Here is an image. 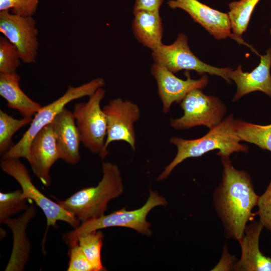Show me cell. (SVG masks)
I'll use <instances>...</instances> for the list:
<instances>
[{"label": "cell", "instance_id": "obj_6", "mask_svg": "<svg viewBox=\"0 0 271 271\" xmlns=\"http://www.w3.org/2000/svg\"><path fill=\"white\" fill-rule=\"evenodd\" d=\"M105 94V90L102 87L98 89L89 97L87 102L75 104L73 111L81 142L91 153L101 159L108 154L104 148L107 119L100 106Z\"/></svg>", "mask_w": 271, "mask_h": 271}, {"label": "cell", "instance_id": "obj_26", "mask_svg": "<svg viewBox=\"0 0 271 271\" xmlns=\"http://www.w3.org/2000/svg\"><path fill=\"white\" fill-rule=\"evenodd\" d=\"M22 60L17 48L6 37H0V73L16 72Z\"/></svg>", "mask_w": 271, "mask_h": 271}, {"label": "cell", "instance_id": "obj_12", "mask_svg": "<svg viewBox=\"0 0 271 271\" xmlns=\"http://www.w3.org/2000/svg\"><path fill=\"white\" fill-rule=\"evenodd\" d=\"M151 72L157 83L158 95L162 103V111L164 113L169 112L174 102L180 103L190 91L204 88L208 83L206 74L200 79L195 80L192 79L188 71H186L187 79L183 80L157 63L152 65Z\"/></svg>", "mask_w": 271, "mask_h": 271}, {"label": "cell", "instance_id": "obj_8", "mask_svg": "<svg viewBox=\"0 0 271 271\" xmlns=\"http://www.w3.org/2000/svg\"><path fill=\"white\" fill-rule=\"evenodd\" d=\"M2 170L14 178L22 188V196L33 201L43 211L47 219V230L55 226L58 221H64L74 229L80 224V221L74 215L44 195L33 184L29 172L19 158L2 159Z\"/></svg>", "mask_w": 271, "mask_h": 271}, {"label": "cell", "instance_id": "obj_18", "mask_svg": "<svg viewBox=\"0 0 271 271\" xmlns=\"http://www.w3.org/2000/svg\"><path fill=\"white\" fill-rule=\"evenodd\" d=\"M36 210L31 205L23 215L16 219L9 218L4 224L11 229L13 235V246L6 271L23 270L28 260L31 244L27 236L26 230L30 221L34 217Z\"/></svg>", "mask_w": 271, "mask_h": 271}, {"label": "cell", "instance_id": "obj_11", "mask_svg": "<svg viewBox=\"0 0 271 271\" xmlns=\"http://www.w3.org/2000/svg\"><path fill=\"white\" fill-rule=\"evenodd\" d=\"M102 109L107 122L105 151L108 152V146L115 141H124L134 151L136 136L134 124L141 116L139 106L129 100L117 98L110 100Z\"/></svg>", "mask_w": 271, "mask_h": 271}, {"label": "cell", "instance_id": "obj_5", "mask_svg": "<svg viewBox=\"0 0 271 271\" xmlns=\"http://www.w3.org/2000/svg\"><path fill=\"white\" fill-rule=\"evenodd\" d=\"M105 84L104 79L99 77L80 86H69L63 95L41 107L35 115L29 128L20 140L2 156V159L24 158L28 160L31 142L44 127L51 123L56 115L69 102L82 97H89Z\"/></svg>", "mask_w": 271, "mask_h": 271}, {"label": "cell", "instance_id": "obj_10", "mask_svg": "<svg viewBox=\"0 0 271 271\" xmlns=\"http://www.w3.org/2000/svg\"><path fill=\"white\" fill-rule=\"evenodd\" d=\"M0 32L18 49L22 62H36L39 47V31L32 16L0 11Z\"/></svg>", "mask_w": 271, "mask_h": 271}, {"label": "cell", "instance_id": "obj_32", "mask_svg": "<svg viewBox=\"0 0 271 271\" xmlns=\"http://www.w3.org/2000/svg\"><path fill=\"white\" fill-rule=\"evenodd\" d=\"M269 33H270V35H271V29L269 30Z\"/></svg>", "mask_w": 271, "mask_h": 271}, {"label": "cell", "instance_id": "obj_9", "mask_svg": "<svg viewBox=\"0 0 271 271\" xmlns=\"http://www.w3.org/2000/svg\"><path fill=\"white\" fill-rule=\"evenodd\" d=\"M183 115L171 119L170 126L176 129H185L205 125L209 129L219 124L226 113L225 105L218 98L207 95L201 89L188 93L180 102Z\"/></svg>", "mask_w": 271, "mask_h": 271}, {"label": "cell", "instance_id": "obj_19", "mask_svg": "<svg viewBox=\"0 0 271 271\" xmlns=\"http://www.w3.org/2000/svg\"><path fill=\"white\" fill-rule=\"evenodd\" d=\"M20 79L17 72L0 73V95L9 108L17 110L23 117L32 118L42 106L24 92L20 86Z\"/></svg>", "mask_w": 271, "mask_h": 271}, {"label": "cell", "instance_id": "obj_24", "mask_svg": "<svg viewBox=\"0 0 271 271\" xmlns=\"http://www.w3.org/2000/svg\"><path fill=\"white\" fill-rule=\"evenodd\" d=\"M31 118L16 119L0 110V154L3 156L14 144L12 137L20 128L31 123Z\"/></svg>", "mask_w": 271, "mask_h": 271}, {"label": "cell", "instance_id": "obj_22", "mask_svg": "<svg viewBox=\"0 0 271 271\" xmlns=\"http://www.w3.org/2000/svg\"><path fill=\"white\" fill-rule=\"evenodd\" d=\"M235 128L241 142L253 144L271 152V123L260 125L235 119Z\"/></svg>", "mask_w": 271, "mask_h": 271}, {"label": "cell", "instance_id": "obj_3", "mask_svg": "<svg viewBox=\"0 0 271 271\" xmlns=\"http://www.w3.org/2000/svg\"><path fill=\"white\" fill-rule=\"evenodd\" d=\"M102 171V177L97 186L82 189L56 202L82 222L104 215L109 202L123 193V185L116 165L103 162Z\"/></svg>", "mask_w": 271, "mask_h": 271}, {"label": "cell", "instance_id": "obj_17", "mask_svg": "<svg viewBox=\"0 0 271 271\" xmlns=\"http://www.w3.org/2000/svg\"><path fill=\"white\" fill-rule=\"evenodd\" d=\"M263 227L259 220L253 219L246 225L243 236L238 241L241 255L234 270L271 271V257L263 255L259 246V237Z\"/></svg>", "mask_w": 271, "mask_h": 271}, {"label": "cell", "instance_id": "obj_4", "mask_svg": "<svg viewBox=\"0 0 271 271\" xmlns=\"http://www.w3.org/2000/svg\"><path fill=\"white\" fill-rule=\"evenodd\" d=\"M168 201L157 191L150 190L149 196L141 207L133 210L125 208L113 212L107 215L82 222L77 228L63 235V238L70 246L77 243L79 236L110 227H123L130 228L143 235L151 236V224L147 220L150 211L158 206H166Z\"/></svg>", "mask_w": 271, "mask_h": 271}, {"label": "cell", "instance_id": "obj_29", "mask_svg": "<svg viewBox=\"0 0 271 271\" xmlns=\"http://www.w3.org/2000/svg\"><path fill=\"white\" fill-rule=\"evenodd\" d=\"M67 271H94V268L78 242L70 246Z\"/></svg>", "mask_w": 271, "mask_h": 271}, {"label": "cell", "instance_id": "obj_7", "mask_svg": "<svg viewBox=\"0 0 271 271\" xmlns=\"http://www.w3.org/2000/svg\"><path fill=\"white\" fill-rule=\"evenodd\" d=\"M155 63L159 64L173 73L180 71L193 70L199 75L208 73L222 77L230 84L229 67L218 68L201 61L191 51L186 35L179 33L175 41L170 45L163 43L152 50Z\"/></svg>", "mask_w": 271, "mask_h": 271}, {"label": "cell", "instance_id": "obj_28", "mask_svg": "<svg viewBox=\"0 0 271 271\" xmlns=\"http://www.w3.org/2000/svg\"><path fill=\"white\" fill-rule=\"evenodd\" d=\"M257 206L254 215L259 216V221L271 233V180L265 192L259 196Z\"/></svg>", "mask_w": 271, "mask_h": 271}, {"label": "cell", "instance_id": "obj_25", "mask_svg": "<svg viewBox=\"0 0 271 271\" xmlns=\"http://www.w3.org/2000/svg\"><path fill=\"white\" fill-rule=\"evenodd\" d=\"M22 190L0 192V223L5 222L13 215L25 211L29 207V200L22 196Z\"/></svg>", "mask_w": 271, "mask_h": 271}, {"label": "cell", "instance_id": "obj_13", "mask_svg": "<svg viewBox=\"0 0 271 271\" xmlns=\"http://www.w3.org/2000/svg\"><path fill=\"white\" fill-rule=\"evenodd\" d=\"M167 4L172 9H179L186 12L215 39L230 37L235 41L227 14L213 9L198 0H169Z\"/></svg>", "mask_w": 271, "mask_h": 271}, {"label": "cell", "instance_id": "obj_21", "mask_svg": "<svg viewBox=\"0 0 271 271\" xmlns=\"http://www.w3.org/2000/svg\"><path fill=\"white\" fill-rule=\"evenodd\" d=\"M260 0H239L228 4L229 9L227 13L229 19L231 32L235 41L239 44L245 45L254 52L258 53L252 46L246 43L242 39V35L248 27L253 10Z\"/></svg>", "mask_w": 271, "mask_h": 271}, {"label": "cell", "instance_id": "obj_31", "mask_svg": "<svg viewBox=\"0 0 271 271\" xmlns=\"http://www.w3.org/2000/svg\"><path fill=\"white\" fill-rule=\"evenodd\" d=\"M164 0H135L133 11L138 10H160Z\"/></svg>", "mask_w": 271, "mask_h": 271}, {"label": "cell", "instance_id": "obj_27", "mask_svg": "<svg viewBox=\"0 0 271 271\" xmlns=\"http://www.w3.org/2000/svg\"><path fill=\"white\" fill-rule=\"evenodd\" d=\"M40 0H0V11L26 17H33L37 12Z\"/></svg>", "mask_w": 271, "mask_h": 271}, {"label": "cell", "instance_id": "obj_30", "mask_svg": "<svg viewBox=\"0 0 271 271\" xmlns=\"http://www.w3.org/2000/svg\"><path fill=\"white\" fill-rule=\"evenodd\" d=\"M236 262L235 257L229 253L225 244L219 261L211 270H234Z\"/></svg>", "mask_w": 271, "mask_h": 271}, {"label": "cell", "instance_id": "obj_20", "mask_svg": "<svg viewBox=\"0 0 271 271\" xmlns=\"http://www.w3.org/2000/svg\"><path fill=\"white\" fill-rule=\"evenodd\" d=\"M133 13L132 29L138 41L151 50L162 44L163 27L160 10H138Z\"/></svg>", "mask_w": 271, "mask_h": 271}, {"label": "cell", "instance_id": "obj_15", "mask_svg": "<svg viewBox=\"0 0 271 271\" xmlns=\"http://www.w3.org/2000/svg\"><path fill=\"white\" fill-rule=\"evenodd\" d=\"M259 56L258 65L250 72H243L241 65L230 72L229 78L236 85L233 102L254 91L262 92L271 98V48L267 49L265 54Z\"/></svg>", "mask_w": 271, "mask_h": 271}, {"label": "cell", "instance_id": "obj_16", "mask_svg": "<svg viewBox=\"0 0 271 271\" xmlns=\"http://www.w3.org/2000/svg\"><path fill=\"white\" fill-rule=\"evenodd\" d=\"M51 123L60 159L70 165L78 164L81 142L73 112L64 108Z\"/></svg>", "mask_w": 271, "mask_h": 271}, {"label": "cell", "instance_id": "obj_1", "mask_svg": "<svg viewBox=\"0 0 271 271\" xmlns=\"http://www.w3.org/2000/svg\"><path fill=\"white\" fill-rule=\"evenodd\" d=\"M221 158L222 177L214 192L213 203L226 237L238 241L247 222L254 216L252 210L257 205L259 196L247 172L235 169L229 158Z\"/></svg>", "mask_w": 271, "mask_h": 271}, {"label": "cell", "instance_id": "obj_2", "mask_svg": "<svg viewBox=\"0 0 271 271\" xmlns=\"http://www.w3.org/2000/svg\"><path fill=\"white\" fill-rule=\"evenodd\" d=\"M235 128V119L230 114L219 124L209 129L204 136L196 139L186 140L174 136L170 142L175 145L177 153L172 162L159 175L158 181L166 179L174 168L186 159L203 156L214 150L221 158H229L234 152L247 153L249 148L240 143Z\"/></svg>", "mask_w": 271, "mask_h": 271}, {"label": "cell", "instance_id": "obj_14", "mask_svg": "<svg viewBox=\"0 0 271 271\" xmlns=\"http://www.w3.org/2000/svg\"><path fill=\"white\" fill-rule=\"evenodd\" d=\"M60 159L52 123L44 127L31 142L28 160L37 177L45 186L51 184L50 170Z\"/></svg>", "mask_w": 271, "mask_h": 271}, {"label": "cell", "instance_id": "obj_23", "mask_svg": "<svg viewBox=\"0 0 271 271\" xmlns=\"http://www.w3.org/2000/svg\"><path fill=\"white\" fill-rule=\"evenodd\" d=\"M103 236L102 232L98 230L81 235L77 238L78 244L93 266L94 271L106 270L102 263L101 258Z\"/></svg>", "mask_w": 271, "mask_h": 271}]
</instances>
